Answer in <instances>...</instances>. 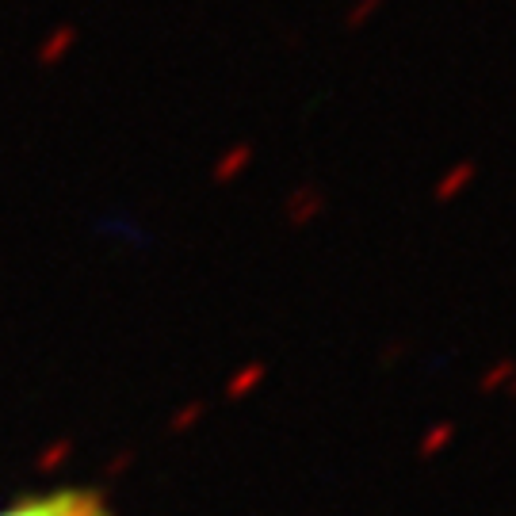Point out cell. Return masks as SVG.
<instances>
[{
  "label": "cell",
  "mask_w": 516,
  "mask_h": 516,
  "mask_svg": "<svg viewBox=\"0 0 516 516\" xmlns=\"http://www.w3.org/2000/svg\"><path fill=\"white\" fill-rule=\"evenodd\" d=\"M0 516H111V505L96 490H50L0 509Z\"/></svg>",
  "instance_id": "obj_1"
},
{
  "label": "cell",
  "mask_w": 516,
  "mask_h": 516,
  "mask_svg": "<svg viewBox=\"0 0 516 516\" xmlns=\"http://www.w3.org/2000/svg\"><path fill=\"white\" fill-rule=\"evenodd\" d=\"M474 180H478V165H474L471 157H467V161H455V165H448V169L440 172V180H436V188H432V199H436L440 207H448V203H455L459 195L471 188Z\"/></svg>",
  "instance_id": "obj_2"
},
{
  "label": "cell",
  "mask_w": 516,
  "mask_h": 516,
  "mask_svg": "<svg viewBox=\"0 0 516 516\" xmlns=\"http://www.w3.org/2000/svg\"><path fill=\"white\" fill-rule=\"evenodd\" d=\"M329 211V203H325V195L318 184H302V188H295L291 192V199H287V218H291V226H314L318 218Z\"/></svg>",
  "instance_id": "obj_3"
},
{
  "label": "cell",
  "mask_w": 516,
  "mask_h": 516,
  "mask_svg": "<svg viewBox=\"0 0 516 516\" xmlns=\"http://www.w3.org/2000/svg\"><path fill=\"white\" fill-rule=\"evenodd\" d=\"M452 440H455V421H436V425L425 429V436L417 440V459H421V463L440 459V455L452 448Z\"/></svg>",
  "instance_id": "obj_4"
},
{
  "label": "cell",
  "mask_w": 516,
  "mask_h": 516,
  "mask_svg": "<svg viewBox=\"0 0 516 516\" xmlns=\"http://www.w3.org/2000/svg\"><path fill=\"white\" fill-rule=\"evenodd\" d=\"M513 371H516L513 356H501V360H494V364L482 371V379H478V394H505L509 379H513Z\"/></svg>",
  "instance_id": "obj_5"
},
{
  "label": "cell",
  "mask_w": 516,
  "mask_h": 516,
  "mask_svg": "<svg viewBox=\"0 0 516 516\" xmlns=\"http://www.w3.org/2000/svg\"><path fill=\"white\" fill-rule=\"evenodd\" d=\"M387 8V0H352L348 4V12H344V31H364L367 23L375 20L379 12Z\"/></svg>",
  "instance_id": "obj_6"
},
{
  "label": "cell",
  "mask_w": 516,
  "mask_h": 516,
  "mask_svg": "<svg viewBox=\"0 0 516 516\" xmlns=\"http://www.w3.org/2000/svg\"><path fill=\"white\" fill-rule=\"evenodd\" d=\"M406 341H387L383 344V352H379V364L383 367H394V364H402V356H406Z\"/></svg>",
  "instance_id": "obj_7"
},
{
  "label": "cell",
  "mask_w": 516,
  "mask_h": 516,
  "mask_svg": "<svg viewBox=\"0 0 516 516\" xmlns=\"http://www.w3.org/2000/svg\"><path fill=\"white\" fill-rule=\"evenodd\" d=\"M260 375H264V367L253 364V367H249V371H245V375H241V379L234 383V394H245V390H253V387L260 383Z\"/></svg>",
  "instance_id": "obj_8"
},
{
  "label": "cell",
  "mask_w": 516,
  "mask_h": 516,
  "mask_svg": "<svg viewBox=\"0 0 516 516\" xmlns=\"http://www.w3.org/2000/svg\"><path fill=\"white\" fill-rule=\"evenodd\" d=\"M245 161H249V150H237L234 157L226 161V169H222V176H230V172H237L241 165H245Z\"/></svg>",
  "instance_id": "obj_9"
},
{
  "label": "cell",
  "mask_w": 516,
  "mask_h": 516,
  "mask_svg": "<svg viewBox=\"0 0 516 516\" xmlns=\"http://www.w3.org/2000/svg\"><path fill=\"white\" fill-rule=\"evenodd\" d=\"M505 394H509V398H516V371H513V379H509V387H505Z\"/></svg>",
  "instance_id": "obj_10"
}]
</instances>
